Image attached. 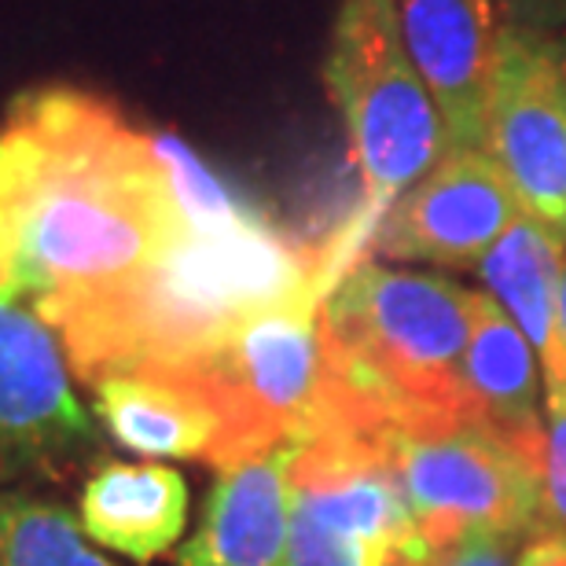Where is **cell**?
I'll return each mask as SVG.
<instances>
[{
    "label": "cell",
    "instance_id": "obj_1",
    "mask_svg": "<svg viewBox=\"0 0 566 566\" xmlns=\"http://www.w3.org/2000/svg\"><path fill=\"white\" fill-rule=\"evenodd\" d=\"M8 122L30 151L22 302L44 324L133 287L180 247L188 213L158 137L77 88L27 93Z\"/></svg>",
    "mask_w": 566,
    "mask_h": 566
},
{
    "label": "cell",
    "instance_id": "obj_2",
    "mask_svg": "<svg viewBox=\"0 0 566 566\" xmlns=\"http://www.w3.org/2000/svg\"><path fill=\"white\" fill-rule=\"evenodd\" d=\"M471 316L474 291L446 276L379 262L346 265L321 305L332 382L310 438L324 430L379 434L420 416L468 412Z\"/></svg>",
    "mask_w": 566,
    "mask_h": 566
},
{
    "label": "cell",
    "instance_id": "obj_3",
    "mask_svg": "<svg viewBox=\"0 0 566 566\" xmlns=\"http://www.w3.org/2000/svg\"><path fill=\"white\" fill-rule=\"evenodd\" d=\"M324 82L346 122L371 229L449 151L438 104L409 55L394 0L338 4Z\"/></svg>",
    "mask_w": 566,
    "mask_h": 566
},
{
    "label": "cell",
    "instance_id": "obj_4",
    "mask_svg": "<svg viewBox=\"0 0 566 566\" xmlns=\"http://www.w3.org/2000/svg\"><path fill=\"white\" fill-rule=\"evenodd\" d=\"M379 434L327 430L291 468V530L280 566H430Z\"/></svg>",
    "mask_w": 566,
    "mask_h": 566
},
{
    "label": "cell",
    "instance_id": "obj_5",
    "mask_svg": "<svg viewBox=\"0 0 566 566\" xmlns=\"http://www.w3.org/2000/svg\"><path fill=\"white\" fill-rule=\"evenodd\" d=\"M379 441L434 552L471 530L537 537L541 471L474 416H420L382 427Z\"/></svg>",
    "mask_w": 566,
    "mask_h": 566
},
{
    "label": "cell",
    "instance_id": "obj_6",
    "mask_svg": "<svg viewBox=\"0 0 566 566\" xmlns=\"http://www.w3.org/2000/svg\"><path fill=\"white\" fill-rule=\"evenodd\" d=\"M104 463V430L77 401L60 338L38 313L0 302V493L52 490Z\"/></svg>",
    "mask_w": 566,
    "mask_h": 566
},
{
    "label": "cell",
    "instance_id": "obj_7",
    "mask_svg": "<svg viewBox=\"0 0 566 566\" xmlns=\"http://www.w3.org/2000/svg\"><path fill=\"white\" fill-rule=\"evenodd\" d=\"M482 147L523 213L566 243V93L545 33L501 27Z\"/></svg>",
    "mask_w": 566,
    "mask_h": 566
},
{
    "label": "cell",
    "instance_id": "obj_8",
    "mask_svg": "<svg viewBox=\"0 0 566 566\" xmlns=\"http://www.w3.org/2000/svg\"><path fill=\"white\" fill-rule=\"evenodd\" d=\"M88 390L99 430L137 457L199 460L218 471L262 457L229 394L191 365L115 371Z\"/></svg>",
    "mask_w": 566,
    "mask_h": 566
},
{
    "label": "cell",
    "instance_id": "obj_9",
    "mask_svg": "<svg viewBox=\"0 0 566 566\" xmlns=\"http://www.w3.org/2000/svg\"><path fill=\"white\" fill-rule=\"evenodd\" d=\"M512 185L485 147H449L423 180L405 191L371 229L390 262L474 269L518 221Z\"/></svg>",
    "mask_w": 566,
    "mask_h": 566
},
{
    "label": "cell",
    "instance_id": "obj_10",
    "mask_svg": "<svg viewBox=\"0 0 566 566\" xmlns=\"http://www.w3.org/2000/svg\"><path fill=\"white\" fill-rule=\"evenodd\" d=\"M405 44L423 74L449 147L485 144V104L496 63V0H394Z\"/></svg>",
    "mask_w": 566,
    "mask_h": 566
},
{
    "label": "cell",
    "instance_id": "obj_11",
    "mask_svg": "<svg viewBox=\"0 0 566 566\" xmlns=\"http://www.w3.org/2000/svg\"><path fill=\"white\" fill-rule=\"evenodd\" d=\"M294 441L218 471L202 518L174 566H280L291 530Z\"/></svg>",
    "mask_w": 566,
    "mask_h": 566
},
{
    "label": "cell",
    "instance_id": "obj_12",
    "mask_svg": "<svg viewBox=\"0 0 566 566\" xmlns=\"http://www.w3.org/2000/svg\"><path fill=\"white\" fill-rule=\"evenodd\" d=\"M541 390L545 387L537 376L534 346L490 294L474 291L471 338L463 354V401L474 420L523 452L537 471L548 434Z\"/></svg>",
    "mask_w": 566,
    "mask_h": 566
},
{
    "label": "cell",
    "instance_id": "obj_13",
    "mask_svg": "<svg viewBox=\"0 0 566 566\" xmlns=\"http://www.w3.org/2000/svg\"><path fill=\"white\" fill-rule=\"evenodd\" d=\"M74 515L93 545L151 563L185 537L188 482L166 463L104 460L85 474Z\"/></svg>",
    "mask_w": 566,
    "mask_h": 566
},
{
    "label": "cell",
    "instance_id": "obj_14",
    "mask_svg": "<svg viewBox=\"0 0 566 566\" xmlns=\"http://www.w3.org/2000/svg\"><path fill=\"white\" fill-rule=\"evenodd\" d=\"M563 265L566 243L530 213H518V221L474 265L490 298L526 335L545 371L556 365V298Z\"/></svg>",
    "mask_w": 566,
    "mask_h": 566
},
{
    "label": "cell",
    "instance_id": "obj_15",
    "mask_svg": "<svg viewBox=\"0 0 566 566\" xmlns=\"http://www.w3.org/2000/svg\"><path fill=\"white\" fill-rule=\"evenodd\" d=\"M0 566H115L82 534L77 515L38 490L0 493Z\"/></svg>",
    "mask_w": 566,
    "mask_h": 566
},
{
    "label": "cell",
    "instance_id": "obj_16",
    "mask_svg": "<svg viewBox=\"0 0 566 566\" xmlns=\"http://www.w3.org/2000/svg\"><path fill=\"white\" fill-rule=\"evenodd\" d=\"M27 137L0 129V302H22V196H27Z\"/></svg>",
    "mask_w": 566,
    "mask_h": 566
},
{
    "label": "cell",
    "instance_id": "obj_17",
    "mask_svg": "<svg viewBox=\"0 0 566 566\" xmlns=\"http://www.w3.org/2000/svg\"><path fill=\"white\" fill-rule=\"evenodd\" d=\"M566 537V405H548V434L541 457L537 537Z\"/></svg>",
    "mask_w": 566,
    "mask_h": 566
},
{
    "label": "cell",
    "instance_id": "obj_18",
    "mask_svg": "<svg viewBox=\"0 0 566 566\" xmlns=\"http://www.w3.org/2000/svg\"><path fill=\"white\" fill-rule=\"evenodd\" d=\"M534 534H504V530H471L452 545L438 548L430 566H523V552Z\"/></svg>",
    "mask_w": 566,
    "mask_h": 566
},
{
    "label": "cell",
    "instance_id": "obj_19",
    "mask_svg": "<svg viewBox=\"0 0 566 566\" xmlns=\"http://www.w3.org/2000/svg\"><path fill=\"white\" fill-rule=\"evenodd\" d=\"M496 15L501 27L552 38V30L566 27V0H496Z\"/></svg>",
    "mask_w": 566,
    "mask_h": 566
},
{
    "label": "cell",
    "instance_id": "obj_20",
    "mask_svg": "<svg viewBox=\"0 0 566 566\" xmlns=\"http://www.w3.org/2000/svg\"><path fill=\"white\" fill-rule=\"evenodd\" d=\"M545 401L566 405V265L556 298V365L545 371Z\"/></svg>",
    "mask_w": 566,
    "mask_h": 566
},
{
    "label": "cell",
    "instance_id": "obj_21",
    "mask_svg": "<svg viewBox=\"0 0 566 566\" xmlns=\"http://www.w3.org/2000/svg\"><path fill=\"white\" fill-rule=\"evenodd\" d=\"M523 566H566V537H534L523 552Z\"/></svg>",
    "mask_w": 566,
    "mask_h": 566
},
{
    "label": "cell",
    "instance_id": "obj_22",
    "mask_svg": "<svg viewBox=\"0 0 566 566\" xmlns=\"http://www.w3.org/2000/svg\"><path fill=\"white\" fill-rule=\"evenodd\" d=\"M556 63H559V77H563V93H566V38L556 41Z\"/></svg>",
    "mask_w": 566,
    "mask_h": 566
}]
</instances>
